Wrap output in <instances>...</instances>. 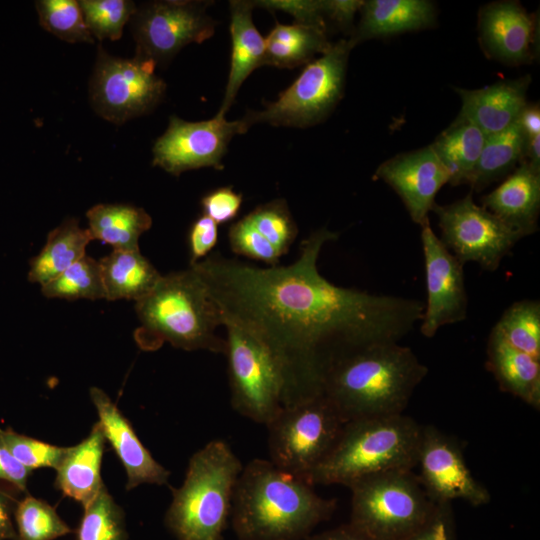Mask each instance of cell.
Listing matches in <instances>:
<instances>
[{"instance_id":"obj_42","label":"cell","mask_w":540,"mask_h":540,"mask_svg":"<svg viewBox=\"0 0 540 540\" xmlns=\"http://www.w3.org/2000/svg\"><path fill=\"white\" fill-rule=\"evenodd\" d=\"M242 201V194L235 192L231 186L219 187L203 196L201 208L203 215L212 219L216 224H224L237 216Z\"/></svg>"},{"instance_id":"obj_2","label":"cell","mask_w":540,"mask_h":540,"mask_svg":"<svg viewBox=\"0 0 540 540\" xmlns=\"http://www.w3.org/2000/svg\"><path fill=\"white\" fill-rule=\"evenodd\" d=\"M336 506L309 482L257 458L239 475L230 519L239 540H305Z\"/></svg>"},{"instance_id":"obj_32","label":"cell","mask_w":540,"mask_h":540,"mask_svg":"<svg viewBox=\"0 0 540 540\" xmlns=\"http://www.w3.org/2000/svg\"><path fill=\"white\" fill-rule=\"evenodd\" d=\"M48 298L105 299L99 261L84 256L61 274L41 286Z\"/></svg>"},{"instance_id":"obj_31","label":"cell","mask_w":540,"mask_h":540,"mask_svg":"<svg viewBox=\"0 0 540 540\" xmlns=\"http://www.w3.org/2000/svg\"><path fill=\"white\" fill-rule=\"evenodd\" d=\"M525 143L526 136L518 120L507 129L487 136L468 183L471 189L483 190L522 162Z\"/></svg>"},{"instance_id":"obj_13","label":"cell","mask_w":540,"mask_h":540,"mask_svg":"<svg viewBox=\"0 0 540 540\" xmlns=\"http://www.w3.org/2000/svg\"><path fill=\"white\" fill-rule=\"evenodd\" d=\"M208 1H155L137 9L132 20L136 56L158 63L172 59L184 46L201 43L215 32Z\"/></svg>"},{"instance_id":"obj_14","label":"cell","mask_w":540,"mask_h":540,"mask_svg":"<svg viewBox=\"0 0 540 540\" xmlns=\"http://www.w3.org/2000/svg\"><path fill=\"white\" fill-rule=\"evenodd\" d=\"M247 130L242 119L228 121L218 114L199 122H188L173 115L166 131L153 146L152 164L175 176L202 167L222 170V159L231 139Z\"/></svg>"},{"instance_id":"obj_11","label":"cell","mask_w":540,"mask_h":540,"mask_svg":"<svg viewBox=\"0 0 540 540\" xmlns=\"http://www.w3.org/2000/svg\"><path fill=\"white\" fill-rule=\"evenodd\" d=\"M155 66L138 56H111L99 46L90 84L95 111L115 124L151 112L166 90L165 82L155 74Z\"/></svg>"},{"instance_id":"obj_4","label":"cell","mask_w":540,"mask_h":540,"mask_svg":"<svg viewBox=\"0 0 540 540\" xmlns=\"http://www.w3.org/2000/svg\"><path fill=\"white\" fill-rule=\"evenodd\" d=\"M140 325L134 339L143 351L165 342L185 351L224 354L226 340L217 335L222 314L193 266L162 276L155 288L135 304Z\"/></svg>"},{"instance_id":"obj_34","label":"cell","mask_w":540,"mask_h":540,"mask_svg":"<svg viewBox=\"0 0 540 540\" xmlns=\"http://www.w3.org/2000/svg\"><path fill=\"white\" fill-rule=\"evenodd\" d=\"M83 510L77 540H128L124 511L106 486Z\"/></svg>"},{"instance_id":"obj_18","label":"cell","mask_w":540,"mask_h":540,"mask_svg":"<svg viewBox=\"0 0 540 540\" xmlns=\"http://www.w3.org/2000/svg\"><path fill=\"white\" fill-rule=\"evenodd\" d=\"M89 393L105 439L126 471V489L167 484L170 471L153 458L117 405L101 388L91 387Z\"/></svg>"},{"instance_id":"obj_25","label":"cell","mask_w":540,"mask_h":540,"mask_svg":"<svg viewBox=\"0 0 540 540\" xmlns=\"http://www.w3.org/2000/svg\"><path fill=\"white\" fill-rule=\"evenodd\" d=\"M360 22L350 36L355 44L398 33L430 27L436 9L427 0H369L361 8Z\"/></svg>"},{"instance_id":"obj_37","label":"cell","mask_w":540,"mask_h":540,"mask_svg":"<svg viewBox=\"0 0 540 540\" xmlns=\"http://www.w3.org/2000/svg\"><path fill=\"white\" fill-rule=\"evenodd\" d=\"M245 218L281 257L287 254L297 237L298 227L285 199H274L259 205Z\"/></svg>"},{"instance_id":"obj_8","label":"cell","mask_w":540,"mask_h":540,"mask_svg":"<svg viewBox=\"0 0 540 540\" xmlns=\"http://www.w3.org/2000/svg\"><path fill=\"white\" fill-rule=\"evenodd\" d=\"M345 423L323 394L283 407L266 425L269 460L310 483L312 473L335 446Z\"/></svg>"},{"instance_id":"obj_7","label":"cell","mask_w":540,"mask_h":540,"mask_svg":"<svg viewBox=\"0 0 540 540\" xmlns=\"http://www.w3.org/2000/svg\"><path fill=\"white\" fill-rule=\"evenodd\" d=\"M349 489V524L373 540L405 539L428 520L437 504L414 470L373 475Z\"/></svg>"},{"instance_id":"obj_43","label":"cell","mask_w":540,"mask_h":540,"mask_svg":"<svg viewBox=\"0 0 540 540\" xmlns=\"http://www.w3.org/2000/svg\"><path fill=\"white\" fill-rule=\"evenodd\" d=\"M403 540H457L451 503H437L428 520Z\"/></svg>"},{"instance_id":"obj_9","label":"cell","mask_w":540,"mask_h":540,"mask_svg":"<svg viewBox=\"0 0 540 540\" xmlns=\"http://www.w3.org/2000/svg\"><path fill=\"white\" fill-rule=\"evenodd\" d=\"M227 331L226 352L230 402L235 411L267 425L284 407L282 366L269 347L238 322L222 317Z\"/></svg>"},{"instance_id":"obj_44","label":"cell","mask_w":540,"mask_h":540,"mask_svg":"<svg viewBox=\"0 0 540 540\" xmlns=\"http://www.w3.org/2000/svg\"><path fill=\"white\" fill-rule=\"evenodd\" d=\"M217 241L218 224L202 214L191 224L188 233L190 265L206 258L216 246Z\"/></svg>"},{"instance_id":"obj_48","label":"cell","mask_w":540,"mask_h":540,"mask_svg":"<svg viewBox=\"0 0 540 540\" xmlns=\"http://www.w3.org/2000/svg\"><path fill=\"white\" fill-rule=\"evenodd\" d=\"M305 540H373L351 524H345L336 528L323 531L315 535H309Z\"/></svg>"},{"instance_id":"obj_22","label":"cell","mask_w":540,"mask_h":540,"mask_svg":"<svg viewBox=\"0 0 540 540\" xmlns=\"http://www.w3.org/2000/svg\"><path fill=\"white\" fill-rule=\"evenodd\" d=\"M105 436L96 422L87 437L66 453L55 469V486L65 496L86 507L105 486L101 477Z\"/></svg>"},{"instance_id":"obj_17","label":"cell","mask_w":540,"mask_h":540,"mask_svg":"<svg viewBox=\"0 0 540 540\" xmlns=\"http://www.w3.org/2000/svg\"><path fill=\"white\" fill-rule=\"evenodd\" d=\"M375 177L398 194L412 221L420 226L429 219L437 193L450 179L431 146L386 160Z\"/></svg>"},{"instance_id":"obj_24","label":"cell","mask_w":540,"mask_h":540,"mask_svg":"<svg viewBox=\"0 0 540 540\" xmlns=\"http://www.w3.org/2000/svg\"><path fill=\"white\" fill-rule=\"evenodd\" d=\"M486 355V368L499 388L539 410L540 359L514 348L495 327L488 336Z\"/></svg>"},{"instance_id":"obj_29","label":"cell","mask_w":540,"mask_h":540,"mask_svg":"<svg viewBox=\"0 0 540 540\" xmlns=\"http://www.w3.org/2000/svg\"><path fill=\"white\" fill-rule=\"evenodd\" d=\"M264 39V65L288 69L310 63L316 54H324L332 45L326 31L297 23H276Z\"/></svg>"},{"instance_id":"obj_10","label":"cell","mask_w":540,"mask_h":540,"mask_svg":"<svg viewBox=\"0 0 540 540\" xmlns=\"http://www.w3.org/2000/svg\"><path fill=\"white\" fill-rule=\"evenodd\" d=\"M355 44L340 39L308 63L297 79L264 109L248 111L246 127L257 123L304 128L322 121L343 97L350 51Z\"/></svg>"},{"instance_id":"obj_3","label":"cell","mask_w":540,"mask_h":540,"mask_svg":"<svg viewBox=\"0 0 540 540\" xmlns=\"http://www.w3.org/2000/svg\"><path fill=\"white\" fill-rule=\"evenodd\" d=\"M427 373L410 347L375 344L336 361L326 374L323 395L346 422L403 414Z\"/></svg>"},{"instance_id":"obj_15","label":"cell","mask_w":540,"mask_h":540,"mask_svg":"<svg viewBox=\"0 0 540 540\" xmlns=\"http://www.w3.org/2000/svg\"><path fill=\"white\" fill-rule=\"evenodd\" d=\"M416 467L418 480L435 503L464 500L481 506L490 502L489 491L468 468L461 445L435 426L421 427Z\"/></svg>"},{"instance_id":"obj_16","label":"cell","mask_w":540,"mask_h":540,"mask_svg":"<svg viewBox=\"0 0 540 540\" xmlns=\"http://www.w3.org/2000/svg\"><path fill=\"white\" fill-rule=\"evenodd\" d=\"M427 301L420 324L423 336L432 338L439 328L464 321L468 297L462 264L432 230L429 219L421 225Z\"/></svg>"},{"instance_id":"obj_46","label":"cell","mask_w":540,"mask_h":540,"mask_svg":"<svg viewBox=\"0 0 540 540\" xmlns=\"http://www.w3.org/2000/svg\"><path fill=\"white\" fill-rule=\"evenodd\" d=\"M363 3L362 0H322L326 22L330 20L342 29L349 28Z\"/></svg>"},{"instance_id":"obj_21","label":"cell","mask_w":540,"mask_h":540,"mask_svg":"<svg viewBox=\"0 0 540 540\" xmlns=\"http://www.w3.org/2000/svg\"><path fill=\"white\" fill-rule=\"evenodd\" d=\"M482 206L522 237L538 230L540 170L521 165L482 198Z\"/></svg>"},{"instance_id":"obj_38","label":"cell","mask_w":540,"mask_h":540,"mask_svg":"<svg viewBox=\"0 0 540 540\" xmlns=\"http://www.w3.org/2000/svg\"><path fill=\"white\" fill-rule=\"evenodd\" d=\"M79 5L89 32L99 40H118L137 10L128 0H81Z\"/></svg>"},{"instance_id":"obj_6","label":"cell","mask_w":540,"mask_h":540,"mask_svg":"<svg viewBox=\"0 0 540 540\" xmlns=\"http://www.w3.org/2000/svg\"><path fill=\"white\" fill-rule=\"evenodd\" d=\"M421 427L403 414L346 422L335 446L312 473L310 483L349 488L373 475L414 470Z\"/></svg>"},{"instance_id":"obj_33","label":"cell","mask_w":540,"mask_h":540,"mask_svg":"<svg viewBox=\"0 0 540 540\" xmlns=\"http://www.w3.org/2000/svg\"><path fill=\"white\" fill-rule=\"evenodd\" d=\"M494 327L514 348L540 359V302L521 300L510 305Z\"/></svg>"},{"instance_id":"obj_28","label":"cell","mask_w":540,"mask_h":540,"mask_svg":"<svg viewBox=\"0 0 540 540\" xmlns=\"http://www.w3.org/2000/svg\"><path fill=\"white\" fill-rule=\"evenodd\" d=\"M86 217L92 239L113 249H139L140 236L152 225L151 216L143 208L128 204H97Z\"/></svg>"},{"instance_id":"obj_41","label":"cell","mask_w":540,"mask_h":540,"mask_svg":"<svg viewBox=\"0 0 540 540\" xmlns=\"http://www.w3.org/2000/svg\"><path fill=\"white\" fill-rule=\"evenodd\" d=\"M252 3L254 7L288 13L294 17L297 24L327 31L322 0H259Z\"/></svg>"},{"instance_id":"obj_23","label":"cell","mask_w":540,"mask_h":540,"mask_svg":"<svg viewBox=\"0 0 540 540\" xmlns=\"http://www.w3.org/2000/svg\"><path fill=\"white\" fill-rule=\"evenodd\" d=\"M252 1L232 0L230 9L231 57L228 81L217 114L225 116L247 77L264 65L265 39L252 19Z\"/></svg>"},{"instance_id":"obj_49","label":"cell","mask_w":540,"mask_h":540,"mask_svg":"<svg viewBox=\"0 0 540 540\" xmlns=\"http://www.w3.org/2000/svg\"><path fill=\"white\" fill-rule=\"evenodd\" d=\"M518 123L526 138L540 134V110L538 105H529L521 112Z\"/></svg>"},{"instance_id":"obj_50","label":"cell","mask_w":540,"mask_h":540,"mask_svg":"<svg viewBox=\"0 0 540 540\" xmlns=\"http://www.w3.org/2000/svg\"><path fill=\"white\" fill-rule=\"evenodd\" d=\"M0 429H1V427H0Z\"/></svg>"},{"instance_id":"obj_5","label":"cell","mask_w":540,"mask_h":540,"mask_svg":"<svg viewBox=\"0 0 540 540\" xmlns=\"http://www.w3.org/2000/svg\"><path fill=\"white\" fill-rule=\"evenodd\" d=\"M243 465L223 440H211L189 459L165 524L176 540H222Z\"/></svg>"},{"instance_id":"obj_36","label":"cell","mask_w":540,"mask_h":540,"mask_svg":"<svg viewBox=\"0 0 540 540\" xmlns=\"http://www.w3.org/2000/svg\"><path fill=\"white\" fill-rule=\"evenodd\" d=\"M40 25L46 31L69 43H94L79 5L74 0L37 1Z\"/></svg>"},{"instance_id":"obj_20","label":"cell","mask_w":540,"mask_h":540,"mask_svg":"<svg viewBox=\"0 0 540 540\" xmlns=\"http://www.w3.org/2000/svg\"><path fill=\"white\" fill-rule=\"evenodd\" d=\"M480 32L487 51L495 58L511 64L531 59L535 24L518 3L503 1L486 6L480 15Z\"/></svg>"},{"instance_id":"obj_12","label":"cell","mask_w":540,"mask_h":540,"mask_svg":"<svg viewBox=\"0 0 540 540\" xmlns=\"http://www.w3.org/2000/svg\"><path fill=\"white\" fill-rule=\"evenodd\" d=\"M441 242L462 263L475 262L496 271L502 259L523 238L483 206L471 194L453 203L434 205Z\"/></svg>"},{"instance_id":"obj_1","label":"cell","mask_w":540,"mask_h":540,"mask_svg":"<svg viewBox=\"0 0 540 540\" xmlns=\"http://www.w3.org/2000/svg\"><path fill=\"white\" fill-rule=\"evenodd\" d=\"M338 236L326 227L313 231L287 266L262 268L219 252L191 265L222 317L256 334L280 362L284 407L323 394L336 361L375 344L399 342L423 316L418 299L345 288L322 276L321 249Z\"/></svg>"},{"instance_id":"obj_26","label":"cell","mask_w":540,"mask_h":540,"mask_svg":"<svg viewBox=\"0 0 540 540\" xmlns=\"http://www.w3.org/2000/svg\"><path fill=\"white\" fill-rule=\"evenodd\" d=\"M105 299L134 300L146 297L162 275L139 249H113L99 260Z\"/></svg>"},{"instance_id":"obj_45","label":"cell","mask_w":540,"mask_h":540,"mask_svg":"<svg viewBox=\"0 0 540 540\" xmlns=\"http://www.w3.org/2000/svg\"><path fill=\"white\" fill-rule=\"evenodd\" d=\"M0 429V480L6 481L18 490L26 492L32 471L19 463L6 448Z\"/></svg>"},{"instance_id":"obj_27","label":"cell","mask_w":540,"mask_h":540,"mask_svg":"<svg viewBox=\"0 0 540 540\" xmlns=\"http://www.w3.org/2000/svg\"><path fill=\"white\" fill-rule=\"evenodd\" d=\"M93 240L88 229H82L75 218L64 220L51 230L40 253L30 260L28 280L41 286L84 257Z\"/></svg>"},{"instance_id":"obj_30","label":"cell","mask_w":540,"mask_h":540,"mask_svg":"<svg viewBox=\"0 0 540 540\" xmlns=\"http://www.w3.org/2000/svg\"><path fill=\"white\" fill-rule=\"evenodd\" d=\"M486 137L474 124L455 119L430 145L448 171L451 185L469 183Z\"/></svg>"},{"instance_id":"obj_40","label":"cell","mask_w":540,"mask_h":540,"mask_svg":"<svg viewBox=\"0 0 540 540\" xmlns=\"http://www.w3.org/2000/svg\"><path fill=\"white\" fill-rule=\"evenodd\" d=\"M229 246L236 255L262 261L269 266H276L281 255L248 222L245 216L234 222L228 231Z\"/></svg>"},{"instance_id":"obj_35","label":"cell","mask_w":540,"mask_h":540,"mask_svg":"<svg viewBox=\"0 0 540 540\" xmlns=\"http://www.w3.org/2000/svg\"><path fill=\"white\" fill-rule=\"evenodd\" d=\"M14 522L18 540H55L73 532L53 506L29 494L17 502Z\"/></svg>"},{"instance_id":"obj_47","label":"cell","mask_w":540,"mask_h":540,"mask_svg":"<svg viewBox=\"0 0 540 540\" xmlns=\"http://www.w3.org/2000/svg\"><path fill=\"white\" fill-rule=\"evenodd\" d=\"M16 500L0 488V540H18L14 511Z\"/></svg>"},{"instance_id":"obj_39","label":"cell","mask_w":540,"mask_h":540,"mask_svg":"<svg viewBox=\"0 0 540 540\" xmlns=\"http://www.w3.org/2000/svg\"><path fill=\"white\" fill-rule=\"evenodd\" d=\"M1 436L11 455L31 471L43 467L55 470L67 450V447L52 445L11 429H2Z\"/></svg>"},{"instance_id":"obj_19","label":"cell","mask_w":540,"mask_h":540,"mask_svg":"<svg viewBox=\"0 0 540 540\" xmlns=\"http://www.w3.org/2000/svg\"><path fill=\"white\" fill-rule=\"evenodd\" d=\"M530 78L495 83L480 89L456 88L462 101L456 119L477 126L486 136L499 133L517 122L526 107Z\"/></svg>"}]
</instances>
